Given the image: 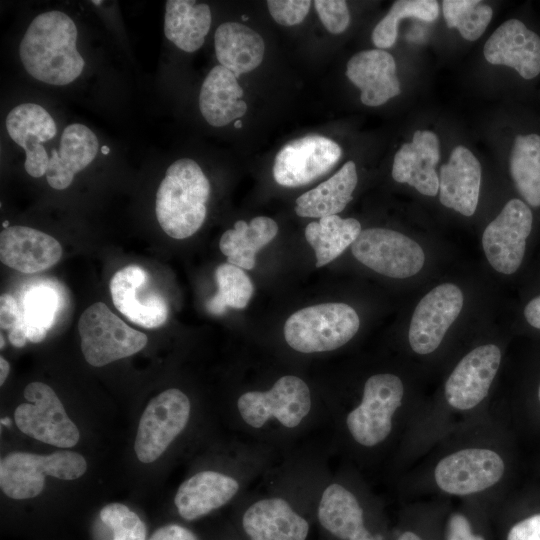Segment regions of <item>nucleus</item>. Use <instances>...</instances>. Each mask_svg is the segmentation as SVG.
Instances as JSON below:
<instances>
[{"label":"nucleus","instance_id":"16","mask_svg":"<svg viewBox=\"0 0 540 540\" xmlns=\"http://www.w3.org/2000/svg\"><path fill=\"white\" fill-rule=\"evenodd\" d=\"M109 289L116 309L132 323L153 329L166 322L167 303L143 267L121 268L111 278Z\"/></svg>","mask_w":540,"mask_h":540},{"label":"nucleus","instance_id":"44","mask_svg":"<svg viewBox=\"0 0 540 540\" xmlns=\"http://www.w3.org/2000/svg\"><path fill=\"white\" fill-rule=\"evenodd\" d=\"M524 315L531 326L540 329V295L526 305Z\"/></svg>","mask_w":540,"mask_h":540},{"label":"nucleus","instance_id":"46","mask_svg":"<svg viewBox=\"0 0 540 540\" xmlns=\"http://www.w3.org/2000/svg\"><path fill=\"white\" fill-rule=\"evenodd\" d=\"M393 540H424L418 533L406 529L401 531Z\"/></svg>","mask_w":540,"mask_h":540},{"label":"nucleus","instance_id":"15","mask_svg":"<svg viewBox=\"0 0 540 540\" xmlns=\"http://www.w3.org/2000/svg\"><path fill=\"white\" fill-rule=\"evenodd\" d=\"M341 155V147L332 139L309 134L288 142L279 150L273 176L281 186H303L327 173Z\"/></svg>","mask_w":540,"mask_h":540},{"label":"nucleus","instance_id":"22","mask_svg":"<svg viewBox=\"0 0 540 540\" xmlns=\"http://www.w3.org/2000/svg\"><path fill=\"white\" fill-rule=\"evenodd\" d=\"M62 256L60 243L52 236L26 226H11L0 233L1 262L31 274L55 265Z\"/></svg>","mask_w":540,"mask_h":540},{"label":"nucleus","instance_id":"51","mask_svg":"<svg viewBox=\"0 0 540 540\" xmlns=\"http://www.w3.org/2000/svg\"><path fill=\"white\" fill-rule=\"evenodd\" d=\"M0 338H1V348H3V346L5 345V341H4V339H3V335H2V334H1Z\"/></svg>","mask_w":540,"mask_h":540},{"label":"nucleus","instance_id":"40","mask_svg":"<svg viewBox=\"0 0 540 540\" xmlns=\"http://www.w3.org/2000/svg\"><path fill=\"white\" fill-rule=\"evenodd\" d=\"M445 540H486L482 535L473 532L469 519L461 513L450 515Z\"/></svg>","mask_w":540,"mask_h":540},{"label":"nucleus","instance_id":"14","mask_svg":"<svg viewBox=\"0 0 540 540\" xmlns=\"http://www.w3.org/2000/svg\"><path fill=\"white\" fill-rule=\"evenodd\" d=\"M533 215L520 199H511L489 223L482 236V246L490 265L503 274H513L520 267L531 232Z\"/></svg>","mask_w":540,"mask_h":540},{"label":"nucleus","instance_id":"47","mask_svg":"<svg viewBox=\"0 0 540 540\" xmlns=\"http://www.w3.org/2000/svg\"><path fill=\"white\" fill-rule=\"evenodd\" d=\"M0 385H3L10 371V365L4 357H0Z\"/></svg>","mask_w":540,"mask_h":540},{"label":"nucleus","instance_id":"32","mask_svg":"<svg viewBox=\"0 0 540 540\" xmlns=\"http://www.w3.org/2000/svg\"><path fill=\"white\" fill-rule=\"evenodd\" d=\"M509 169L514 184L533 207L540 206V135H517L510 153Z\"/></svg>","mask_w":540,"mask_h":540},{"label":"nucleus","instance_id":"13","mask_svg":"<svg viewBox=\"0 0 540 540\" xmlns=\"http://www.w3.org/2000/svg\"><path fill=\"white\" fill-rule=\"evenodd\" d=\"M354 257L391 278H408L423 267L425 255L418 243L406 235L386 228L362 230L351 245Z\"/></svg>","mask_w":540,"mask_h":540},{"label":"nucleus","instance_id":"36","mask_svg":"<svg viewBox=\"0 0 540 540\" xmlns=\"http://www.w3.org/2000/svg\"><path fill=\"white\" fill-rule=\"evenodd\" d=\"M59 306V297L51 287L39 285L24 296L21 311L27 330L46 331L51 327Z\"/></svg>","mask_w":540,"mask_h":540},{"label":"nucleus","instance_id":"48","mask_svg":"<svg viewBox=\"0 0 540 540\" xmlns=\"http://www.w3.org/2000/svg\"><path fill=\"white\" fill-rule=\"evenodd\" d=\"M223 540H244L240 534L234 529V527L231 525L229 527V531L227 532L225 538Z\"/></svg>","mask_w":540,"mask_h":540},{"label":"nucleus","instance_id":"50","mask_svg":"<svg viewBox=\"0 0 540 540\" xmlns=\"http://www.w3.org/2000/svg\"><path fill=\"white\" fill-rule=\"evenodd\" d=\"M2 424L9 426L10 420L8 418L1 419Z\"/></svg>","mask_w":540,"mask_h":540},{"label":"nucleus","instance_id":"29","mask_svg":"<svg viewBox=\"0 0 540 540\" xmlns=\"http://www.w3.org/2000/svg\"><path fill=\"white\" fill-rule=\"evenodd\" d=\"M207 4L189 0H168L165 4L166 38L185 52H195L204 44L211 26Z\"/></svg>","mask_w":540,"mask_h":540},{"label":"nucleus","instance_id":"26","mask_svg":"<svg viewBox=\"0 0 540 540\" xmlns=\"http://www.w3.org/2000/svg\"><path fill=\"white\" fill-rule=\"evenodd\" d=\"M243 94L237 77L227 68L215 66L201 86L199 108L202 116L214 127L228 125L247 111Z\"/></svg>","mask_w":540,"mask_h":540},{"label":"nucleus","instance_id":"45","mask_svg":"<svg viewBox=\"0 0 540 540\" xmlns=\"http://www.w3.org/2000/svg\"><path fill=\"white\" fill-rule=\"evenodd\" d=\"M27 329L23 321H19L10 329L9 341L15 347H23L27 342Z\"/></svg>","mask_w":540,"mask_h":540},{"label":"nucleus","instance_id":"11","mask_svg":"<svg viewBox=\"0 0 540 540\" xmlns=\"http://www.w3.org/2000/svg\"><path fill=\"white\" fill-rule=\"evenodd\" d=\"M24 397L27 402L20 404L14 412L15 424L22 433L61 448L78 443L79 430L50 386L31 382L24 389Z\"/></svg>","mask_w":540,"mask_h":540},{"label":"nucleus","instance_id":"28","mask_svg":"<svg viewBox=\"0 0 540 540\" xmlns=\"http://www.w3.org/2000/svg\"><path fill=\"white\" fill-rule=\"evenodd\" d=\"M357 182L356 165L348 161L329 179L300 195L294 211L298 216L308 218L337 215L352 200Z\"/></svg>","mask_w":540,"mask_h":540},{"label":"nucleus","instance_id":"2","mask_svg":"<svg viewBox=\"0 0 540 540\" xmlns=\"http://www.w3.org/2000/svg\"><path fill=\"white\" fill-rule=\"evenodd\" d=\"M403 399L402 380L382 372L365 380L356 403L329 406L324 439L330 455L363 462L375 458L391 442Z\"/></svg>","mask_w":540,"mask_h":540},{"label":"nucleus","instance_id":"42","mask_svg":"<svg viewBox=\"0 0 540 540\" xmlns=\"http://www.w3.org/2000/svg\"><path fill=\"white\" fill-rule=\"evenodd\" d=\"M23 319L21 307L16 299L9 295L3 294L0 297V325L2 329H11L19 321Z\"/></svg>","mask_w":540,"mask_h":540},{"label":"nucleus","instance_id":"18","mask_svg":"<svg viewBox=\"0 0 540 540\" xmlns=\"http://www.w3.org/2000/svg\"><path fill=\"white\" fill-rule=\"evenodd\" d=\"M500 362L501 351L494 344L481 345L467 353L445 383L447 404L457 411L478 406L487 396Z\"/></svg>","mask_w":540,"mask_h":540},{"label":"nucleus","instance_id":"52","mask_svg":"<svg viewBox=\"0 0 540 540\" xmlns=\"http://www.w3.org/2000/svg\"><path fill=\"white\" fill-rule=\"evenodd\" d=\"M92 3L95 4V5H100L102 3V1L93 0Z\"/></svg>","mask_w":540,"mask_h":540},{"label":"nucleus","instance_id":"6","mask_svg":"<svg viewBox=\"0 0 540 540\" xmlns=\"http://www.w3.org/2000/svg\"><path fill=\"white\" fill-rule=\"evenodd\" d=\"M209 196L210 183L197 162L189 158L173 162L156 193L159 225L174 239L192 236L205 221Z\"/></svg>","mask_w":540,"mask_h":540},{"label":"nucleus","instance_id":"54","mask_svg":"<svg viewBox=\"0 0 540 540\" xmlns=\"http://www.w3.org/2000/svg\"><path fill=\"white\" fill-rule=\"evenodd\" d=\"M235 127H241V122L237 121L236 124H235Z\"/></svg>","mask_w":540,"mask_h":540},{"label":"nucleus","instance_id":"38","mask_svg":"<svg viewBox=\"0 0 540 540\" xmlns=\"http://www.w3.org/2000/svg\"><path fill=\"white\" fill-rule=\"evenodd\" d=\"M314 6L324 27L332 34L344 32L350 24V12L346 1L316 0Z\"/></svg>","mask_w":540,"mask_h":540},{"label":"nucleus","instance_id":"37","mask_svg":"<svg viewBox=\"0 0 540 540\" xmlns=\"http://www.w3.org/2000/svg\"><path fill=\"white\" fill-rule=\"evenodd\" d=\"M100 519L113 531L112 540H146L145 523L134 511L121 503L103 507Z\"/></svg>","mask_w":540,"mask_h":540},{"label":"nucleus","instance_id":"21","mask_svg":"<svg viewBox=\"0 0 540 540\" xmlns=\"http://www.w3.org/2000/svg\"><path fill=\"white\" fill-rule=\"evenodd\" d=\"M440 160L438 136L429 130H417L412 141L404 143L396 152L392 177L396 182L407 183L426 196L439 191L436 166Z\"/></svg>","mask_w":540,"mask_h":540},{"label":"nucleus","instance_id":"49","mask_svg":"<svg viewBox=\"0 0 540 540\" xmlns=\"http://www.w3.org/2000/svg\"><path fill=\"white\" fill-rule=\"evenodd\" d=\"M100 149H101V153L104 154V155H106V154H108L110 152L109 147H107L105 145L102 146Z\"/></svg>","mask_w":540,"mask_h":540},{"label":"nucleus","instance_id":"31","mask_svg":"<svg viewBox=\"0 0 540 540\" xmlns=\"http://www.w3.org/2000/svg\"><path fill=\"white\" fill-rule=\"evenodd\" d=\"M361 231L358 220L338 215L310 222L305 229V238L315 251L316 266L322 267L336 259L354 243Z\"/></svg>","mask_w":540,"mask_h":540},{"label":"nucleus","instance_id":"30","mask_svg":"<svg viewBox=\"0 0 540 540\" xmlns=\"http://www.w3.org/2000/svg\"><path fill=\"white\" fill-rule=\"evenodd\" d=\"M277 233L278 225L269 217H255L249 224L239 220L233 229L222 234L219 248L226 256L227 263L251 270L255 266L256 253L270 243Z\"/></svg>","mask_w":540,"mask_h":540},{"label":"nucleus","instance_id":"5","mask_svg":"<svg viewBox=\"0 0 540 540\" xmlns=\"http://www.w3.org/2000/svg\"><path fill=\"white\" fill-rule=\"evenodd\" d=\"M77 34L74 21L64 12L53 10L36 16L19 45L26 71L51 85L73 82L85 66L76 48Z\"/></svg>","mask_w":540,"mask_h":540},{"label":"nucleus","instance_id":"3","mask_svg":"<svg viewBox=\"0 0 540 540\" xmlns=\"http://www.w3.org/2000/svg\"><path fill=\"white\" fill-rule=\"evenodd\" d=\"M281 456L247 440L226 468L195 471L180 484L174 496L177 513L185 521H194L235 504Z\"/></svg>","mask_w":540,"mask_h":540},{"label":"nucleus","instance_id":"39","mask_svg":"<svg viewBox=\"0 0 540 540\" xmlns=\"http://www.w3.org/2000/svg\"><path fill=\"white\" fill-rule=\"evenodd\" d=\"M311 3L309 0H269L267 7L278 24L294 26L301 23L307 16Z\"/></svg>","mask_w":540,"mask_h":540},{"label":"nucleus","instance_id":"41","mask_svg":"<svg viewBox=\"0 0 540 540\" xmlns=\"http://www.w3.org/2000/svg\"><path fill=\"white\" fill-rule=\"evenodd\" d=\"M506 540H540V513L514 524L508 531Z\"/></svg>","mask_w":540,"mask_h":540},{"label":"nucleus","instance_id":"27","mask_svg":"<svg viewBox=\"0 0 540 540\" xmlns=\"http://www.w3.org/2000/svg\"><path fill=\"white\" fill-rule=\"evenodd\" d=\"M214 46L220 65L236 77L256 69L265 52L261 35L238 22L222 23L215 31Z\"/></svg>","mask_w":540,"mask_h":540},{"label":"nucleus","instance_id":"4","mask_svg":"<svg viewBox=\"0 0 540 540\" xmlns=\"http://www.w3.org/2000/svg\"><path fill=\"white\" fill-rule=\"evenodd\" d=\"M315 527L318 540H388L379 504L350 467L325 478Z\"/></svg>","mask_w":540,"mask_h":540},{"label":"nucleus","instance_id":"7","mask_svg":"<svg viewBox=\"0 0 540 540\" xmlns=\"http://www.w3.org/2000/svg\"><path fill=\"white\" fill-rule=\"evenodd\" d=\"M359 316L349 305L322 303L300 309L285 322L284 339L300 354H316L337 350L358 332Z\"/></svg>","mask_w":540,"mask_h":540},{"label":"nucleus","instance_id":"23","mask_svg":"<svg viewBox=\"0 0 540 540\" xmlns=\"http://www.w3.org/2000/svg\"><path fill=\"white\" fill-rule=\"evenodd\" d=\"M346 76L361 90V102L370 107L383 105L400 94L394 57L382 49L364 50L347 62Z\"/></svg>","mask_w":540,"mask_h":540},{"label":"nucleus","instance_id":"33","mask_svg":"<svg viewBox=\"0 0 540 540\" xmlns=\"http://www.w3.org/2000/svg\"><path fill=\"white\" fill-rule=\"evenodd\" d=\"M217 293L207 302V311L213 315L223 314L227 308L242 309L250 301L254 287L243 269L229 264H220L215 270Z\"/></svg>","mask_w":540,"mask_h":540},{"label":"nucleus","instance_id":"20","mask_svg":"<svg viewBox=\"0 0 540 540\" xmlns=\"http://www.w3.org/2000/svg\"><path fill=\"white\" fill-rule=\"evenodd\" d=\"M6 129L26 152V172L35 178L46 174L50 157L42 143L57 133L55 121L47 110L35 103L20 104L8 113Z\"/></svg>","mask_w":540,"mask_h":540},{"label":"nucleus","instance_id":"55","mask_svg":"<svg viewBox=\"0 0 540 540\" xmlns=\"http://www.w3.org/2000/svg\"><path fill=\"white\" fill-rule=\"evenodd\" d=\"M538 399L540 401V385H539V388H538Z\"/></svg>","mask_w":540,"mask_h":540},{"label":"nucleus","instance_id":"24","mask_svg":"<svg viewBox=\"0 0 540 540\" xmlns=\"http://www.w3.org/2000/svg\"><path fill=\"white\" fill-rule=\"evenodd\" d=\"M481 185V165L464 146L453 148L449 161L440 167L439 200L464 216L477 208Z\"/></svg>","mask_w":540,"mask_h":540},{"label":"nucleus","instance_id":"19","mask_svg":"<svg viewBox=\"0 0 540 540\" xmlns=\"http://www.w3.org/2000/svg\"><path fill=\"white\" fill-rule=\"evenodd\" d=\"M483 54L487 62L513 68L524 79L540 73V36L518 19L501 24L486 41Z\"/></svg>","mask_w":540,"mask_h":540},{"label":"nucleus","instance_id":"8","mask_svg":"<svg viewBox=\"0 0 540 540\" xmlns=\"http://www.w3.org/2000/svg\"><path fill=\"white\" fill-rule=\"evenodd\" d=\"M86 469L85 458L70 450H58L48 455L11 452L0 461V487L12 499H29L42 492L46 476L74 480Z\"/></svg>","mask_w":540,"mask_h":540},{"label":"nucleus","instance_id":"43","mask_svg":"<svg viewBox=\"0 0 540 540\" xmlns=\"http://www.w3.org/2000/svg\"><path fill=\"white\" fill-rule=\"evenodd\" d=\"M149 540H199V537L191 529L171 523L158 528Z\"/></svg>","mask_w":540,"mask_h":540},{"label":"nucleus","instance_id":"17","mask_svg":"<svg viewBox=\"0 0 540 540\" xmlns=\"http://www.w3.org/2000/svg\"><path fill=\"white\" fill-rule=\"evenodd\" d=\"M463 307V294L451 283L436 286L417 304L408 339L415 353L426 355L441 344L447 330Z\"/></svg>","mask_w":540,"mask_h":540},{"label":"nucleus","instance_id":"35","mask_svg":"<svg viewBox=\"0 0 540 540\" xmlns=\"http://www.w3.org/2000/svg\"><path fill=\"white\" fill-rule=\"evenodd\" d=\"M443 16L449 28H456L468 41L477 40L490 23L492 8L478 0H444Z\"/></svg>","mask_w":540,"mask_h":540},{"label":"nucleus","instance_id":"9","mask_svg":"<svg viewBox=\"0 0 540 540\" xmlns=\"http://www.w3.org/2000/svg\"><path fill=\"white\" fill-rule=\"evenodd\" d=\"M78 331L85 360L100 367L129 357L147 344V336L127 325L103 302L89 306L80 316Z\"/></svg>","mask_w":540,"mask_h":540},{"label":"nucleus","instance_id":"25","mask_svg":"<svg viewBox=\"0 0 540 540\" xmlns=\"http://www.w3.org/2000/svg\"><path fill=\"white\" fill-rule=\"evenodd\" d=\"M98 149V139L87 126L68 125L61 135L60 150L51 151L46 172L48 184L56 190L69 187L74 175L94 160Z\"/></svg>","mask_w":540,"mask_h":540},{"label":"nucleus","instance_id":"1","mask_svg":"<svg viewBox=\"0 0 540 540\" xmlns=\"http://www.w3.org/2000/svg\"><path fill=\"white\" fill-rule=\"evenodd\" d=\"M329 456L324 439L282 455L235 503L234 529L244 540H308Z\"/></svg>","mask_w":540,"mask_h":540},{"label":"nucleus","instance_id":"53","mask_svg":"<svg viewBox=\"0 0 540 540\" xmlns=\"http://www.w3.org/2000/svg\"><path fill=\"white\" fill-rule=\"evenodd\" d=\"M2 225H3V227H4V228H7V227H8V225H9V222H8V221H5V222H3V224H2Z\"/></svg>","mask_w":540,"mask_h":540},{"label":"nucleus","instance_id":"12","mask_svg":"<svg viewBox=\"0 0 540 540\" xmlns=\"http://www.w3.org/2000/svg\"><path fill=\"white\" fill-rule=\"evenodd\" d=\"M504 472L505 463L499 453L490 448L468 447L441 458L433 476L441 491L466 496L493 487Z\"/></svg>","mask_w":540,"mask_h":540},{"label":"nucleus","instance_id":"34","mask_svg":"<svg viewBox=\"0 0 540 540\" xmlns=\"http://www.w3.org/2000/svg\"><path fill=\"white\" fill-rule=\"evenodd\" d=\"M439 15V5L435 0H398L389 12L378 22L372 32V42L377 49L392 47L397 39L398 22L402 18H416L432 22Z\"/></svg>","mask_w":540,"mask_h":540},{"label":"nucleus","instance_id":"10","mask_svg":"<svg viewBox=\"0 0 540 540\" xmlns=\"http://www.w3.org/2000/svg\"><path fill=\"white\" fill-rule=\"evenodd\" d=\"M192 418V402L178 388L152 398L139 420L134 450L143 463L158 459L186 431Z\"/></svg>","mask_w":540,"mask_h":540}]
</instances>
